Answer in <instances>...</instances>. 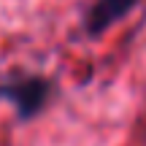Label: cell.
Segmentation results:
<instances>
[{
  "label": "cell",
  "mask_w": 146,
  "mask_h": 146,
  "mask_svg": "<svg viewBox=\"0 0 146 146\" xmlns=\"http://www.w3.org/2000/svg\"><path fill=\"white\" fill-rule=\"evenodd\" d=\"M49 98H52V81L38 73H27V76H11L0 81V100L14 106L16 116L22 122L38 116L46 108Z\"/></svg>",
  "instance_id": "1"
},
{
  "label": "cell",
  "mask_w": 146,
  "mask_h": 146,
  "mask_svg": "<svg viewBox=\"0 0 146 146\" xmlns=\"http://www.w3.org/2000/svg\"><path fill=\"white\" fill-rule=\"evenodd\" d=\"M141 0H95L84 14V30L87 35H103L108 27L122 22Z\"/></svg>",
  "instance_id": "2"
}]
</instances>
